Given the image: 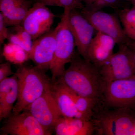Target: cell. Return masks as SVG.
Masks as SVG:
<instances>
[{
  "instance_id": "obj_4",
  "label": "cell",
  "mask_w": 135,
  "mask_h": 135,
  "mask_svg": "<svg viewBox=\"0 0 135 135\" xmlns=\"http://www.w3.org/2000/svg\"><path fill=\"white\" fill-rule=\"evenodd\" d=\"M97 124L99 135H135V112L128 108L104 111L100 114Z\"/></svg>"
},
{
  "instance_id": "obj_23",
  "label": "cell",
  "mask_w": 135,
  "mask_h": 135,
  "mask_svg": "<svg viewBox=\"0 0 135 135\" xmlns=\"http://www.w3.org/2000/svg\"><path fill=\"white\" fill-rule=\"evenodd\" d=\"M25 0H0V11L3 17Z\"/></svg>"
},
{
  "instance_id": "obj_10",
  "label": "cell",
  "mask_w": 135,
  "mask_h": 135,
  "mask_svg": "<svg viewBox=\"0 0 135 135\" xmlns=\"http://www.w3.org/2000/svg\"><path fill=\"white\" fill-rule=\"evenodd\" d=\"M1 128V135H50L29 111L25 110L18 114H11Z\"/></svg>"
},
{
  "instance_id": "obj_2",
  "label": "cell",
  "mask_w": 135,
  "mask_h": 135,
  "mask_svg": "<svg viewBox=\"0 0 135 135\" xmlns=\"http://www.w3.org/2000/svg\"><path fill=\"white\" fill-rule=\"evenodd\" d=\"M15 74L18 79V97L12 113L17 114L49 90L51 82L46 72L35 66L23 64Z\"/></svg>"
},
{
  "instance_id": "obj_28",
  "label": "cell",
  "mask_w": 135,
  "mask_h": 135,
  "mask_svg": "<svg viewBox=\"0 0 135 135\" xmlns=\"http://www.w3.org/2000/svg\"><path fill=\"white\" fill-rule=\"evenodd\" d=\"M35 3L38 2L46 6H56L57 0H34Z\"/></svg>"
},
{
  "instance_id": "obj_27",
  "label": "cell",
  "mask_w": 135,
  "mask_h": 135,
  "mask_svg": "<svg viewBox=\"0 0 135 135\" xmlns=\"http://www.w3.org/2000/svg\"><path fill=\"white\" fill-rule=\"evenodd\" d=\"M13 31L15 33L25 41L32 40L31 36L28 32L20 25L13 26Z\"/></svg>"
},
{
  "instance_id": "obj_5",
  "label": "cell",
  "mask_w": 135,
  "mask_h": 135,
  "mask_svg": "<svg viewBox=\"0 0 135 135\" xmlns=\"http://www.w3.org/2000/svg\"><path fill=\"white\" fill-rule=\"evenodd\" d=\"M99 71L105 83L135 78V66L127 45L118 46V51L113 54Z\"/></svg>"
},
{
  "instance_id": "obj_11",
  "label": "cell",
  "mask_w": 135,
  "mask_h": 135,
  "mask_svg": "<svg viewBox=\"0 0 135 135\" xmlns=\"http://www.w3.org/2000/svg\"><path fill=\"white\" fill-rule=\"evenodd\" d=\"M59 25L50 29L33 41L29 53V59L35 66L46 72L50 70L54 58L56 47V35Z\"/></svg>"
},
{
  "instance_id": "obj_17",
  "label": "cell",
  "mask_w": 135,
  "mask_h": 135,
  "mask_svg": "<svg viewBox=\"0 0 135 135\" xmlns=\"http://www.w3.org/2000/svg\"><path fill=\"white\" fill-rule=\"evenodd\" d=\"M3 55L7 61L19 65L23 64L30 59L29 53L23 49L10 42L4 45Z\"/></svg>"
},
{
  "instance_id": "obj_14",
  "label": "cell",
  "mask_w": 135,
  "mask_h": 135,
  "mask_svg": "<svg viewBox=\"0 0 135 135\" xmlns=\"http://www.w3.org/2000/svg\"><path fill=\"white\" fill-rule=\"evenodd\" d=\"M96 129L91 120L65 116L59 118L54 128L56 135H91Z\"/></svg>"
},
{
  "instance_id": "obj_26",
  "label": "cell",
  "mask_w": 135,
  "mask_h": 135,
  "mask_svg": "<svg viewBox=\"0 0 135 135\" xmlns=\"http://www.w3.org/2000/svg\"><path fill=\"white\" fill-rule=\"evenodd\" d=\"M5 22L3 16L0 12V44L1 46L4 44L6 39H7L8 36V30L7 28V27Z\"/></svg>"
},
{
  "instance_id": "obj_3",
  "label": "cell",
  "mask_w": 135,
  "mask_h": 135,
  "mask_svg": "<svg viewBox=\"0 0 135 135\" xmlns=\"http://www.w3.org/2000/svg\"><path fill=\"white\" fill-rule=\"evenodd\" d=\"M56 35L54 58L51 66V82L54 83L64 74L66 64L70 63L75 50V41L68 25L70 9L64 8Z\"/></svg>"
},
{
  "instance_id": "obj_12",
  "label": "cell",
  "mask_w": 135,
  "mask_h": 135,
  "mask_svg": "<svg viewBox=\"0 0 135 135\" xmlns=\"http://www.w3.org/2000/svg\"><path fill=\"white\" fill-rule=\"evenodd\" d=\"M55 17L47 6L35 3L20 25L30 34L33 41L50 30Z\"/></svg>"
},
{
  "instance_id": "obj_9",
  "label": "cell",
  "mask_w": 135,
  "mask_h": 135,
  "mask_svg": "<svg viewBox=\"0 0 135 135\" xmlns=\"http://www.w3.org/2000/svg\"><path fill=\"white\" fill-rule=\"evenodd\" d=\"M68 25L77 51L83 58L90 62L88 51L95 30L79 9L70 10Z\"/></svg>"
},
{
  "instance_id": "obj_15",
  "label": "cell",
  "mask_w": 135,
  "mask_h": 135,
  "mask_svg": "<svg viewBox=\"0 0 135 135\" xmlns=\"http://www.w3.org/2000/svg\"><path fill=\"white\" fill-rule=\"evenodd\" d=\"M18 97V79L15 74L0 82V120L7 119L12 113Z\"/></svg>"
},
{
  "instance_id": "obj_21",
  "label": "cell",
  "mask_w": 135,
  "mask_h": 135,
  "mask_svg": "<svg viewBox=\"0 0 135 135\" xmlns=\"http://www.w3.org/2000/svg\"><path fill=\"white\" fill-rule=\"evenodd\" d=\"M65 86L68 92L72 98L77 111L84 114L91 119L93 114V109L97 103L96 101L80 95L65 85Z\"/></svg>"
},
{
  "instance_id": "obj_8",
  "label": "cell",
  "mask_w": 135,
  "mask_h": 135,
  "mask_svg": "<svg viewBox=\"0 0 135 135\" xmlns=\"http://www.w3.org/2000/svg\"><path fill=\"white\" fill-rule=\"evenodd\" d=\"M25 110L29 111L44 128L51 132L54 129L59 118L62 116L51 88Z\"/></svg>"
},
{
  "instance_id": "obj_18",
  "label": "cell",
  "mask_w": 135,
  "mask_h": 135,
  "mask_svg": "<svg viewBox=\"0 0 135 135\" xmlns=\"http://www.w3.org/2000/svg\"><path fill=\"white\" fill-rule=\"evenodd\" d=\"M118 14L127 36L135 40V8H125L115 11Z\"/></svg>"
},
{
  "instance_id": "obj_6",
  "label": "cell",
  "mask_w": 135,
  "mask_h": 135,
  "mask_svg": "<svg viewBox=\"0 0 135 135\" xmlns=\"http://www.w3.org/2000/svg\"><path fill=\"white\" fill-rule=\"evenodd\" d=\"M84 17L97 32L108 35L114 40L118 46L126 44L130 40L122 26L117 12L108 13L102 10L91 11L86 9L81 10Z\"/></svg>"
},
{
  "instance_id": "obj_20",
  "label": "cell",
  "mask_w": 135,
  "mask_h": 135,
  "mask_svg": "<svg viewBox=\"0 0 135 135\" xmlns=\"http://www.w3.org/2000/svg\"><path fill=\"white\" fill-rule=\"evenodd\" d=\"M31 2L25 0L12 10L6 17H3L7 26L20 25L31 8Z\"/></svg>"
},
{
  "instance_id": "obj_16",
  "label": "cell",
  "mask_w": 135,
  "mask_h": 135,
  "mask_svg": "<svg viewBox=\"0 0 135 135\" xmlns=\"http://www.w3.org/2000/svg\"><path fill=\"white\" fill-rule=\"evenodd\" d=\"M51 90L62 116L74 118L77 110L65 86L58 81L51 83Z\"/></svg>"
},
{
  "instance_id": "obj_25",
  "label": "cell",
  "mask_w": 135,
  "mask_h": 135,
  "mask_svg": "<svg viewBox=\"0 0 135 135\" xmlns=\"http://www.w3.org/2000/svg\"><path fill=\"white\" fill-rule=\"evenodd\" d=\"M11 63L9 61L0 65V82L9 76L15 74L11 68Z\"/></svg>"
},
{
  "instance_id": "obj_19",
  "label": "cell",
  "mask_w": 135,
  "mask_h": 135,
  "mask_svg": "<svg viewBox=\"0 0 135 135\" xmlns=\"http://www.w3.org/2000/svg\"><path fill=\"white\" fill-rule=\"evenodd\" d=\"M84 8L91 11L102 10L109 7L116 11L125 8H129V4L125 0H82Z\"/></svg>"
},
{
  "instance_id": "obj_22",
  "label": "cell",
  "mask_w": 135,
  "mask_h": 135,
  "mask_svg": "<svg viewBox=\"0 0 135 135\" xmlns=\"http://www.w3.org/2000/svg\"><path fill=\"white\" fill-rule=\"evenodd\" d=\"M7 39L9 42L19 46L29 54L31 49L33 41H25L17 35L15 33H10L9 32Z\"/></svg>"
},
{
  "instance_id": "obj_1",
  "label": "cell",
  "mask_w": 135,
  "mask_h": 135,
  "mask_svg": "<svg viewBox=\"0 0 135 135\" xmlns=\"http://www.w3.org/2000/svg\"><path fill=\"white\" fill-rule=\"evenodd\" d=\"M69 63V67L56 81L78 95L94 99L97 103L103 96L105 84L99 69L85 60L76 50Z\"/></svg>"
},
{
  "instance_id": "obj_7",
  "label": "cell",
  "mask_w": 135,
  "mask_h": 135,
  "mask_svg": "<svg viewBox=\"0 0 135 135\" xmlns=\"http://www.w3.org/2000/svg\"><path fill=\"white\" fill-rule=\"evenodd\" d=\"M103 96L114 108H135V78L116 80L105 84Z\"/></svg>"
},
{
  "instance_id": "obj_29",
  "label": "cell",
  "mask_w": 135,
  "mask_h": 135,
  "mask_svg": "<svg viewBox=\"0 0 135 135\" xmlns=\"http://www.w3.org/2000/svg\"><path fill=\"white\" fill-rule=\"evenodd\" d=\"M129 5H132V7L135 8V0H125Z\"/></svg>"
},
{
  "instance_id": "obj_24",
  "label": "cell",
  "mask_w": 135,
  "mask_h": 135,
  "mask_svg": "<svg viewBox=\"0 0 135 135\" xmlns=\"http://www.w3.org/2000/svg\"><path fill=\"white\" fill-rule=\"evenodd\" d=\"M56 6L64 8H68L70 10L82 9L84 5L82 0H57Z\"/></svg>"
},
{
  "instance_id": "obj_13",
  "label": "cell",
  "mask_w": 135,
  "mask_h": 135,
  "mask_svg": "<svg viewBox=\"0 0 135 135\" xmlns=\"http://www.w3.org/2000/svg\"><path fill=\"white\" fill-rule=\"evenodd\" d=\"M115 44L114 40L110 36L97 32L88 51L89 62L99 70L113 54Z\"/></svg>"
}]
</instances>
